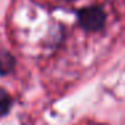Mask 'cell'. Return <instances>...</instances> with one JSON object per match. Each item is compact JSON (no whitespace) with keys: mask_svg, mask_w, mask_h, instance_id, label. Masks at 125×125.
I'll use <instances>...</instances> for the list:
<instances>
[{"mask_svg":"<svg viewBox=\"0 0 125 125\" xmlns=\"http://www.w3.org/2000/svg\"><path fill=\"white\" fill-rule=\"evenodd\" d=\"M12 97L6 89L0 87V117H4L10 113L12 108Z\"/></svg>","mask_w":125,"mask_h":125,"instance_id":"3957f363","label":"cell"},{"mask_svg":"<svg viewBox=\"0 0 125 125\" xmlns=\"http://www.w3.org/2000/svg\"><path fill=\"white\" fill-rule=\"evenodd\" d=\"M106 15L98 6H90L78 11V22L86 31H98L105 26Z\"/></svg>","mask_w":125,"mask_h":125,"instance_id":"6da1fadb","label":"cell"},{"mask_svg":"<svg viewBox=\"0 0 125 125\" xmlns=\"http://www.w3.org/2000/svg\"><path fill=\"white\" fill-rule=\"evenodd\" d=\"M16 59L8 50H0V77H6L15 70Z\"/></svg>","mask_w":125,"mask_h":125,"instance_id":"7a4b0ae2","label":"cell"}]
</instances>
